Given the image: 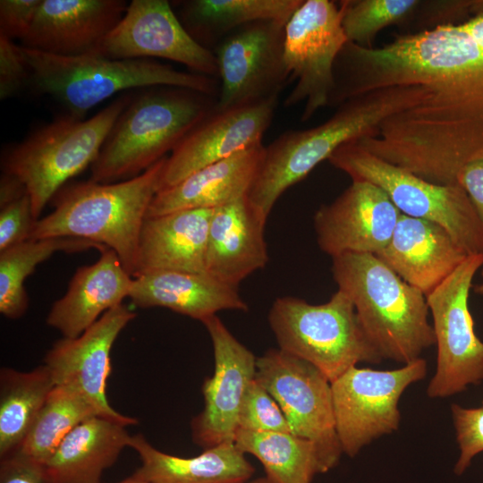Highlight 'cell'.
<instances>
[{
	"instance_id": "obj_1",
	"label": "cell",
	"mask_w": 483,
	"mask_h": 483,
	"mask_svg": "<svg viewBox=\"0 0 483 483\" xmlns=\"http://www.w3.org/2000/svg\"><path fill=\"white\" fill-rule=\"evenodd\" d=\"M334 77L330 106L394 86L423 90L418 104L352 140L367 152L446 185L458 184L462 168L483 158V47L460 23L402 36L381 47L348 41Z\"/></svg>"
},
{
	"instance_id": "obj_2",
	"label": "cell",
	"mask_w": 483,
	"mask_h": 483,
	"mask_svg": "<svg viewBox=\"0 0 483 483\" xmlns=\"http://www.w3.org/2000/svg\"><path fill=\"white\" fill-rule=\"evenodd\" d=\"M422 96L417 85L372 90L341 104L318 126L282 133L265 146L247 199L268 217L280 196L337 148L369 135L385 119L418 104Z\"/></svg>"
},
{
	"instance_id": "obj_3",
	"label": "cell",
	"mask_w": 483,
	"mask_h": 483,
	"mask_svg": "<svg viewBox=\"0 0 483 483\" xmlns=\"http://www.w3.org/2000/svg\"><path fill=\"white\" fill-rule=\"evenodd\" d=\"M166 157L124 181L65 184L51 200L53 210L35 222L29 240L71 237L100 244L113 250L133 277L141 227L161 189Z\"/></svg>"
},
{
	"instance_id": "obj_4",
	"label": "cell",
	"mask_w": 483,
	"mask_h": 483,
	"mask_svg": "<svg viewBox=\"0 0 483 483\" xmlns=\"http://www.w3.org/2000/svg\"><path fill=\"white\" fill-rule=\"evenodd\" d=\"M338 290L353 303L368 338L383 359L404 364L436 343L426 296L376 255L344 253L332 258Z\"/></svg>"
},
{
	"instance_id": "obj_5",
	"label": "cell",
	"mask_w": 483,
	"mask_h": 483,
	"mask_svg": "<svg viewBox=\"0 0 483 483\" xmlns=\"http://www.w3.org/2000/svg\"><path fill=\"white\" fill-rule=\"evenodd\" d=\"M193 89L151 87L131 96L90 165L102 183L140 175L169 156L213 109L216 101Z\"/></svg>"
},
{
	"instance_id": "obj_6",
	"label": "cell",
	"mask_w": 483,
	"mask_h": 483,
	"mask_svg": "<svg viewBox=\"0 0 483 483\" xmlns=\"http://www.w3.org/2000/svg\"><path fill=\"white\" fill-rule=\"evenodd\" d=\"M20 46L29 84L76 118L83 119L97 105L127 89L167 86L213 97L219 93L216 78L182 72L154 59H110L93 53L61 56Z\"/></svg>"
},
{
	"instance_id": "obj_7",
	"label": "cell",
	"mask_w": 483,
	"mask_h": 483,
	"mask_svg": "<svg viewBox=\"0 0 483 483\" xmlns=\"http://www.w3.org/2000/svg\"><path fill=\"white\" fill-rule=\"evenodd\" d=\"M131 97L125 94L115 98L88 119L62 115L5 152L3 173L24 185L36 221L70 179L90 167Z\"/></svg>"
},
{
	"instance_id": "obj_8",
	"label": "cell",
	"mask_w": 483,
	"mask_h": 483,
	"mask_svg": "<svg viewBox=\"0 0 483 483\" xmlns=\"http://www.w3.org/2000/svg\"><path fill=\"white\" fill-rule=\"evenodd\" d=\"M268 323L279 349L311 363L330 382L358 363L383 360L365 334L352 301L338 289L322 304L278 297L269 309Z\"/></svg>"
},
{
	"instance_id": "obj_9",
	"label": "cell",
	"mask_w": 483,
	"mask_h": 483,
	"mask_svg": "<svg viewBox=\"0 0 483 483\" xmlns=\"http://www.w3.org/2000/svg\"><path fill=\"white\" fill-rule=\"evenodd\" d=\"M352 181L382 189L399 211L445 228L468 254H483V226L465 191L458 184L430 182L349 141L328 159Z\"/></svg>"
},
{
	"instance_id": "obj_10",
	"label": "cell",
	"mask_w": 483,
	"mask_h": 483,
	"mask_svg": "<svg viewBox=\"0 0 483 483\" xmlns=\"http://www.w3.org/2000/svg\"><path fill=\"white\" fill-rule=\"evenodd\" d=\"M483 254H470L426 296L437 348L436 368L427 394L445 398L483 381V340L476 334L469 297Z\"/></svg>"
},
{
	"instance_id": "obj_11",
	"label": "cell",
	"mask_w": 483,
	"mask_h": 483,
	"mask_svg": "<svg viewBox=\"0 0 483 483\" xmlns=\"http://www.w3.org/2000/svg\"><path fill=\"white\" fill-rule=\"evenodd\" d=\"M427 374L419 358L392 370L350 368L331 382L335 429L343 453L353 457L373 440L399 428L403 392Z\"/></svg>"
},
{
	"instance_id": "obj_12",
	"label": "cell",
	"mask_w": 483,
	"mask_h": 483,
	"mask_svg": "<svg viewBox=\"0 0 483 483\" xmlns=\"http://www.w3.org/2000/svg\"><path fill=\"white\" fill-rule=\"evenodd\" d=\"M347 42L340 7L333 1L303 0L285 24L284 58L296 83L284 105L303 102L301 121L328 106L335 89V63Z\"/></svg>"
},
{
	"instance_id": "obj_13",
	"label": "cell",
	"mask_w": 483,
	"mask_h": 483,
	"mask_svg": "<svg viewBox=\"0 0 483 483\" xmlns=\"http://www.w3.org/2000/svg\"><path fill=\"white\" fill-rule=\"evenodd\" d=\"M255 377L280 406L292 433L317 445L325 471L335 467L343 451L328 378L311 363L279 348L257 358Z\"/></svg>"
},
{
	"instance_id": "obj_14",
	"label": "cell",
	"mask_w": 483,
	"mask_h": 483,
	"mask_svg": "<svg viewBox=\"0 0 483 483\" xmlns=\"http://www.w3.org/2000/svg\"><path fill=\"white\" fill-rule=\"evenodd\" d=\"M286 23L260 21L244 25L216 47L221 81L217 109L278 97L291 80L284 58Z\"/></svg>"
},
{
	"instance_id": "obj_15",
	"label": "cell",
	"mask_w": 483,
	"mask_h": 483,
	"mask_svg": "<svg viewBox=\"0 0 483 483\" xmlns=\"http://www.w3.org/2000/svg\"><path fill=\"white\" fill-rule=\"evenodd\" d=\"M93 54L110 59L162 58L195 73L218 76L214 52L189 35L166 0H132Z\"/></svg>"
},
{
	"instance_id": "obj_16",
	"label": "cell",
	"mask_w": 483,
	"mask_h": 483,
	"mask_svg": "<svg viewBox=\"0 0 483 483\" xmlns=\"http://www.w3.org/2000/svg\"><path fill=\"white\" fill-rule=\"evenodd\" d=\"M136 313L120 304L103 314L81 335L55 342L44 357L55 386L72 389L82 396L98 417L135 425L138 420L115 411L106 397V382L111 373V350Z\"/></svg>"
},
{
	"instance_id": "obj_17",
	"label": "cell",
	"mask_w": 483,
	"mask_h": 483,
	"mask_svg": "<svg viewBox=\"0 0 483 483\" xmlns=\"http://www.w3.org/2000/svg\"><path fill=\"white\" fill-rule=\"evenodd\" d=\"M210 336L215 370L204 380V407L191 423L194 443L208 449L234 442L245 391L256 377L257 358L216 316L204 320Z\"/></svg>"
},
{
	"instance_id": "obj_18",
	"label": "cell",
	"mask_w": 483,
	"mask_h": 483,
	"mask_svg": "<svg viewBox=\"0 0 483 483\" xmlns=\"http://www.w3.org/2000/svg\"><path fill=\"white\" fill-rule=\"evenodd\" d=\"M278 104V97L240 106H216L166 157L161 190L192 173L240 151L262 144Z\"/></svg>"
},
{
	"instance_id": "obj_19",
	"label": "cell",
	"mask_w": 483,
	"mask_h": 483,
	"mask_svg": "<svg viewBox=\"0 0 483 483\" xmlns=\"http://www.w3.org/2000/svg\"><path fill=\"white\" fill-rule=\"evenodd\" d=\"M401 214L382 189L366 181H352L341 195L315 213L318 245L331 258L344 253L377 255L390 242Z\"/></svg>"
},
{
	"instance_id": "obj_20",
	"label": "cell",
	"mask_w": 483,
	"mask_h": 483,
	"mask_svg": "<svg viewBox=\"0 0 483 483\" xmlns=\"http://www.w3.org/2000/svg\"><path fill=\"white\" fill-rule=\"evenodd\" d=\"M127 6L124 0H41L21 45L61 56L94 53Z\"/></svg>"
},
{
	"instance_id": "obj_21",
	"label": "cell",
	"mask_w": 483,
	"mask_h": 483,
	"mask_svg": "<svg viewBox=\"0 0 483 483\" xmlns=\"http://www.w3.org/2000/svg\"><path fill=\"white\" fill-rule=\"evenodd\" d=\"M267 220L247 196L215 208L208 233L206 272L238 287L252 273L264 268L268 262Z\"/></svg>"
},
{
	"instance_id": "obj_22",
	"label": "cell",
	"mask_w": 483,
	"mask_h": 483,
	"mask_svg": "<svg viewBox=\"0 0 483 483\" xmlns=\"http://www.w3.org/2000/svg\"><path fill=\"white\" fill-rule=\"evenodd\" d=\"M376 256L427 296L468 254L441 225L401 214L390 242Z\"/></svg>"
},
{
	"instance_id": "obj_23",
	"label": "cell",
	"mask_w": 483,
	"mask_h": 483,
	"mask_svg": "<svg viewBox=\"0 0 483 483\" xmlns=\"http://www.w3.org/2000/svg\"><path fill=\"white\" fill-rule=\"evenodd\" d=\"M100 253L93 264L76 270L66 292L47 314V324L63 337L79 336L130 296L133 277L113 250L106 248Z\"/></svg>"
},
{
	"instance_id": "obj_24",
	"label": "cell",
	"mask_w": 483,
	"mask_h": 483,
	"mask_svg": "<svg viewBox=\"0 0 483 483\" xmlns=\"http://www.w3.org/2000/svg\"><path fill=\"white\" fill-rule=\"evenodd\" d=\"M129 298L140 308L161 307L203 322L221 310L247 311L238 287L207 272L152 270L133 276Z\"/></svg>"
},
{
	"instance_id": "obj_25",
	"label": "cell",
	"mask_w": 483,
	"mask_h": 483,
	"mask_svg": "<svg viewBox=\"0 0 483 483\" xmlns=\"http://www.w3.org/2000/svg\"><path fill=\"white\" fill-rule=\"evenodd\" d=\"M264 148L259 144L240 151L159 191L147 217L185 209H215L247 196Z\"/></svg>"
},
{
	"instance_id": "obj_26",
	"label": "cell",
	"mask_w": 483,
	"mask_h": 483,
	"mask_svg": "<svg viewBox=\"0 0 483 483\" xmlns=\"http://www.w3.org/2000/svg\"><path fill=\"white\" fill-rule=\"evenodd\" d=\"M214 209H185L146 217L134 275L152 270L206 272V250Z\"/></svg>"
},
{
	"instance_id": "obj_27",
	"label": "cell",
	"mask_w": 483,
	"mask_h": 483,
	"mask_svg": "<svg viewBox=\"0 0 483 483\" xmlns=\"http://www.w3.org/2000/svg\"><path fill=\"white\" fill-rule=\"evenodd\" d=\"M130 447L141 462L132 476L149 483H246L255 471L233 441L194 457L165 453L141 434L131 436Z\"/></svg>"
},
{
	"instance_id": "obj_28",
	"label": "cell",
	"mask_w": 483,
	"mask_h": 483,
	"mask_svg": "<svg viewBox=\"0 0 483 483\" xmlns=\"http://www.w3.org/2000/svg\"><path fill=\"white\" fill-rule=\"evenodd\" d=\"M131 435L126 426L95 416L74 428L45 463L51 483H100Z\"/></svg>"
},
{
	"instance_id": "obj_29",
	"label": "cell",
	"mask_w": 483,
	"mask_h": 483,
	"mask_svg": "<svg viewBox=\"0 0 483 483\" xmlns=\"http://www.w3.org/2000/svg\"><path fill=\"white\" fill-rule=\"evenodd\" d=\"M303 0H187L176 13L189 35L209 49L224 35L249 23H287Z\"/></svg>"
},
{
	"instance_id": "obj_30",
	"label": "cell",
	"mask_w": 483,
	"mask_h": 483,
	"mask_svg": "<svg viewBox=\"0 0 483 483\" xmlns=\"http://www.w3.org/2000/svg\"><path fill=\"white\" fill-rule=\"evenodd\" d=\"M55 386L43 363L30 370L0 371V458L18 451Z\"/></svg>"
},
{
	"instance_id": "obj_31",
	"label": "cell",
	"mask_w": 483,
	"mask_h": 483,
	"mask_svg": "<svg viewBox=\"0 0 483 483\" xmlns=\"http://www.w3.org/2000/svg\"><path fill=\"white\" fill-rule=\"evenodd\" d=\"M234 443L255 456L275 483H311L317 474L326 473L317 445L292 433L238 428Z\"/></svg>"
},
{
	"instance_id": "obj_32",
	"label": "cell",
	"mask_w": 483,
	"mask_h": 483,
	"mask_svg": "<svg viewBox=\"0 0 483 483\" xmlns=\"http://www.w3.org/2000/svg\"><path fill=\"white\" fill-rule=\"evenodd\" d=\"M95 249L102 251L106 247L78 238L50 237L27 240L0 252V312L16 319L28 309L29 298L25 280L36 267L56 252L68 253Z\"/></svg>"
},
{
	"instance_id": "obj_33",
	"label": "cell",
	"mask_w": 483,
	"mask_h": 483,
	"mask_svg": "<svg viewBox=\"0 0 483 483\" xmlns=\"http://www.w3.org/2000/svg\"><path fill=\"white\" fill-rule=\"evenodd\" d=\"M95 416L97 412L82 396L55 386L19 450L45 464L74 428Z\"/></svg>"
},
{
	"instance_id": "obj_34",
	"label": "cell",
	"mask_w": 483,
	"mask_h": 483,
	"mask_svg": "<svg viewBox=\"0 0 483 483\" xmlns=\"http://www.w3.org/2000/svg\"><path fill=\"white\" fill-rule=\"evenodd\" d=\"M417 0H346L340 4L342 25L349 42L371 48L377 34L401 21L419 5Z\"/></svg>"
},
{
	"instance_id": "obj_35",
	"label": "cell",
	"mask_w": 483,
	"mask_h": 483,
	"mask_svg": "<svg viewBox=\"0 0 483 483\" xmlns=\"http://www.w3.org/2000/svg\"><path fill=\"white\" fill-rule=\"evenodd\" d=\"M238 428L292 433L280 406L256 377L245 391L239 412Z\"/></svg>"
},
{
	"instance_id": "obj_36",
	"label": "cell",
	"mask_w": 483,
	"mask_h": 483,
	"mask_svg": "<svg viewBox=\"0 0 483 483\" xmlns=\"http://www.w3.org/2000/svg\"><path fill=\"white\" fill-rule=\"evenodd\" d=\"M451 413L460 450L453 471L459 476L483 452V401L479 406L470 408L453 403Z\"/></svg>"
},
{
	"instance_id": "obj_37",
	"label": "cell",
	"mask_w": 483,
	"mask_h": 483,
	"mask_svg": "<svg viewBox=\"0 0 483 483\" xmlns=\"http://www.w3.org/2000/svg\"><path fill=\"white\" fill-rule=\"evenodd\" d=\"M0 208L1 252L29 240L36 220L28 193Z\"/></svg>"
},
{
	"instance_id": "obj_38",
	"label": "cell",
	"mask_w": 483,
	"mask_h": 483,
	"mask_svg": "<svg viewBox=\"0 0 483 483\" xmlns=\"http://www.w3.org/2000/svg\"><path fill=\"white\" fill-rule=\"evenodd\" d=\"M30 72L21 46L0 35V99L18 94L29 83Z\"/></svg>"
},
{
	"instance_id": "obj_39",
	"label": "cell",
	"mask_w": 483,
	"mask_h": 483,
	"mask_svg": "<svg viewBox=\"0 0 483 483\" xmlns=\"http://www.w3.org/2000/svg\"><path fill=\"white\" fill-rule=\"evenodd\" d=\"M41 0H1L0 35L21 41L28 35Z\"/></svg>"
},
{
	"instance_id": "obj_40",
	"label": "cell",
	"mask_w": 483,
	"mask_h": 483,
	"mask_svg": "<svg viewBox=\"0 0 483 483\" xmlns=\"http://www.w3.org/2000/svg\"><path fill=\"white\" fill-rule=\"evenodd\" d=\"M0 483H51L44 463L18 450L1 458Z\"/></svg>"
},
{
	"instance_id": "obj_41",
	"label": "cell",
	"mask_w": 483,
	"mask_h": 483,
	"mask_svg": "<svg viewBox=\"0 0 483 483\" xmlns=\"http://www.w3.org/2000/svg\"><path fill=\"white\" fill-rule=\"evenodd\" d=\"M457 183L467 193L483 226V158L466 164L457 176Z\"/></svg>"
},
{
	"instance_id": "obj_42",
	"label": "cell",
	"mask_w": 483,
	"mask_h": 483,
	"mask_svg": "<svg viewBox=\"0 0 483 483\" xmlns=\"http://www.w3.org/2000/svg\"><path fill=\"white\" fill-rule=\"evenodd\" d=\"M24 185L14 176L3 173L0 180V207L27 194Z\"/></svg>"
},
{
	"instance_id": "obj_43",
	"label": "cell",
	"mask_w": 483,
	"mask_h": 483,
	"mask_svg": "<svg viewBox=\"0 0 483 483\" xmlns=\"http://www.w3.org/2000/svg\"><path fill=\"white\" fill-rule=\"evenodd\" d=\"M460 24L477 43L483 47V13L474 14Z\"/></svg>"
},
{
	"instance_id": "obj_44",
	"label": "cell",
	"mask_w": 483,
	"mask_h": 483,
	"mask_svg": "<svg viewBox=\"0 0 483 483\" xmlns=\"http://www.w3.org/2000/svg\"><path fill=\"white\" fill-rule=\"evenodd\" d=\"M481 282L474 287V292L477 294L483 295V266L480 268Z\"/></svg>"
},
{
	"instance_id": "obj_45",
	"label": "cell",
	"mask_w": 483,
	"mask_h": 483,
	"mask_svg": "<svg viewBox=\"0 0 483 483\" xmlns=\"http://www.w3.org/2000/svg\"><path fill=\"white\" fill-rule=\"evenodd\" d=\"M116 483H149V482H147V481H144L142 479H137L133 476L128 478V479H125L122 481H119V482H116Z\"/></svg>"
},
{
	"instance_id": "obj_46",
	"label": "cell",
	"mask_w": 483,
	"mask_h": 483,
	"mask_svg": "<svg viewBox=\"0 0 483 483\" xmlns=\"http://www.w3.org/2000/svg\"><path fill=\"white\" fill-rule=\"evenodd\" d=\"M249 483H275V482L268 477L264 476V477H260L256 479H253Z\"/></svg>"
}]
</instances>
